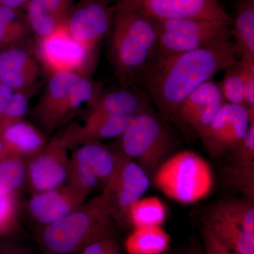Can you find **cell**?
Masks as SVG:
<instances>
[{
	"label": "cell",
	"instance_id": "6da1fadb",
	"mask_svg": "<svg viewBox=\"0 0 254 254\" xmlns=\"http://www.w3.org/2000/svg\"><path fill=\"white\" fill-rule=\"evenodd\" d=\"M237 60L232 41L214 48L155 58L143 73L139 88L169 121L190 93Z\"/></svg>",
	"mask_w": 254,
	"mask_h": 254
},
{
	"label": "cell",
	"instance_id": "7a4b0ae2",
	"mask_svg": "<svg viewBox=\"0 0 254 254\" xmlns=\"http://www.w3.org/2000/svg\"><path fill=\"white\" fill-rule=\"evenodd\" d=\"M110 30L108 58L113 72L120 84L139 88L156 53L158 21L120 0Z\"/></svg>",
	"mask_w": 254,
	"mask_h": 254
},
{
	"label": "cell",
	"instance_id": "3957f363",
	"mask_svg": "<svg viewBox=\"0 0 254 254\" xmlns=\"http://www.w3.org/2000/svg\"><path fill=\"white\" fill-rule=\"evenodd\" d=\"M113 232V219L102 192L58 221L40 229L36 240L44 254H78L90 242Z\"/></svg>",
	"mask_w": 254,
	"mask_h": 254
},
{
	"label": "cell",
	"instance_id": "277c9868",
	"mask_svg": "<svg viewBox=\"0 0 254 254\" xmlns=\"http://www.w3.org/2000/svg\"><path fill=\"white\" fill-rule=\"evenodd\" d=\"M44 91L31 114L42 130L51 133L89 106L103 91V83L73 72L50 75Z\"/></svg>",
	"mask_w": 254,
	"mask_h": 254
},
{
	"label": "cell",
	"instance_id": "5b68a950",
	"mask_svg": "<svg viewBox=\"0 0 254 254\" xmlns=\"http://www.w3.org/2000/svg\"><path fill=\"white\" fill-rule=\"evenodd\" d=\"M169 124L151 105L131 118L117 138L116 146L153 176L177 144L176 134Z\"/></svg>",
	"mask_w": 254,
	"mask_h": 254
},
{
	"label": "cell",
	"instance_id": "8992f818",
	"mask_svg": "<svg viewBox=\"0 0 254 254\" xmlns=\"http://www.w3.org/2000/svg\"><path fill=\"white\" fill-rule=\"evenodd\" d=\"M155 186L170 199L190 204L204 199L213 190L214 175L208 161L191 150L166 159L153 175Z\"/></svg>",
	"mask_w": 254,
	"mask_h": 254
},
{
	"label": "cell",
	"instance_id": "52a82bcc",
	"mask_svg": "<svg viewBox=\"0 0 254 254\" xmlns=\"http://www.w3.org/2000/svg\"><path fill=\"white\" fill-rule=\"evenodd\" d=\"M232 38V22L228 21H158V44L154 59L222 46L231 41Z\"/></svg>",
	"mask_w": 254,
	"mask_h": 254
},
{
	"label": "cell",
	"instance_id": "ba28073f",
	"mask_svg": "<svg viewBox=\"0 0 254 254\" xmlns=\"http://www.w3.org/2000/svg\"><path fill=\"white\" fill-rule=\"evenodd\" d=\"M66 185L88 198L100 185L104 188L125 159L115 145L93 142L73 148Z\"/></svg>",
	"mask_w": 254,
	"mask_h": 254
},
{
	"label": "cell",
	"instance_id": "9c48e42d",
	"mask_svg": "<svg viewBox=\"0 0 254 254\" xmlns=\"http://www.w3.org/2000/svg\"><path fill=\"white\" fill-rule=\"evenodd\" d=\"M205 226L238 254H254V199L222 200L209 210Z\"/></svg>",
	"mask_w": 254,
	"mask_h": 254
},
{
	"label": "cell",
	"instance_id": "30bf717a",
	"mask_svg": "<svg viewBox=\"0 0 254 254\" xmlns=\"http://www.w3.org/2000/svg\"><path fill=\"white\" fill-rule=\"evenodd\" d=\"M95 53L76 41L64 23L50 34L38 38V59L50 76L58 72L91 76L96 63Z\"/></svg>",
	"mask_w": 254,
	"mask_h": 254
},
{
	"label": "cell",
	"instance_id": "8fae6325",
	"mask_svg": "<svg viewBox=\"0 0 254 254\" xmlns=\"http://www.w3.org/2000/svg\"><path fill=\"white\" fill-rule=\"evenodd\" d=\"M63 132L48 141L43 150L26 161V183L32 193L54 190L67 180L70 156Z\"/></svg>",
	"mask_w": 254,
	"mask_h": 254
},
{
	"label": "cell",
	"instance_id": "7c38bea8",
	"mask_svg": "<svg viewBox=\"0 0 254 254\" xmlns=\"http://www.w3.org/2000/svg\"><path fill=\"white\" fill-rule=\"evenodd\" d=\"M150 176L131 159L125 157L103 190L113 220L128 225L129 209L143 198L150 187Z\"/></svg>",
	"mask_w": 254,
	"mask_h": 254
},
{
	"label": "cell",
	"instance_id": "4fadbf2b",
	"mask_svg": "<svg viewBox=\"0 0 254 254\" xmlns=\"http://www.w3.org/2000/svg\"><path fill=\"white\" fill-rule=\"evenodd\" d=\"M254 113L245 107L226 103L199 138L213 158L226 156L246 136Z\"/></svg>",
	"mask_w": 254,
	"mask_h": 254
},
{
	"label": "cell",
	"instance_id": "5bb4252c",
	"mask_svg": "<svg viewBox=\"0 0 254 254\" xmlns=\"http://www.w3.org/2000/svg\"><path fill=\"white\" fill-rule=\"evenodd\" d=\"M115 9L109 0H81L71 6L65 26L80 44L95 51L111 29Z\"/></svg>",
	"mask_w": 254,
	"mask_h": 254
},
{
	"label": "cell",
	"instance_id": "9a60e30c",
	"mask_svg": "<svg viewBox=\"0 0 254 254\" xmlns=\"http://www.w3.org/2000/svg\"><path fill=\"white\" fill-rule=\"evenodd\" d=\"M143 14L157 21L176 19L220 20L232 17L218 0H127Z\"/></svg>",
	"mask_w": 254,
	"mask_h": 254
},
{
	"label": "cell",
	"instance_id": "2e32d148",
	"mask_svg": "<svg viewBox=\"0 0 254 254\" xmlns=\"http://www.w3.org/2000/svg\"><path fill=\"white\" fill-rule=\"evenodd\" d=\"M86 199L85 195L65 184L54 190L32 193L27 202L28 212L41 229L74 211Z\"/></svg>",
	"mask_w": 254,
	"mask_h": 254
},
{
	"label": "cell",
	"instance_id": "e0dca14e",
	"mask_svg": "<svg viewBox=\"0 0 254 254\" xmlns=\"http://www.w3.org/2000/svg\"><path fill=\"white\" fill-rule=\"evenodd\" d=\"M39 68L21 45L0 50V83L14 92L30 95L38 86Z\"/></svg>",
	"mask_w": 254,
	"mask_h": 254
},
{
	"label": "cell",
	"instance_id": "ac0fdd59",
	"mask_svg": "<svg viewBox=\"0 0 254 254\" xmlns=\"http://www.w3.org/2000/svg\"><path fill=\"white\" fill-rule=\"evenodd\" d=\"M133 117L88 113L81 125H71L63 132L68 149L103 140L117 139L128 126Z\"/></svg>",
	"mask_w": 254,
	"mask_h": 254
},
{
	"label": "cell",
	"instance_id": "d6986e66",
	"mask_svg": "<svg viewBox=\"0 0 254 254\" xmlns=\"http://www.w3.org/2000/svg\"><path fill=\"white\" fill-rule=\"evenodd\" d=\"M151 105L142 90L120 84L116 88L103 90L88 106V113L133 117Z\"/></svg>",
	"mask_w": 254,
	"mask_h": 254
},
{
	"label": "cell",
	"instance_id": "ffe728a7",
	"mask_svg": "<svg viewBox=\"0 0 254 254\" xmlns=\"http://www.w3.org/2000/svg\"><path fill=\"white\" fill-rule=\"evenodd\" d=\"M73 0H30L25 15L30 30L40 38L50 34L64 23Z\"/></svg>",
	"mask_w": 254,
	"mask_h": 254
},
{
	"label": "cell",
	"instance_id": "44dd1931",
	"mask_svg": "<svg viewBox=\"0 0 254 254\" xmlns=\"http://www.w3.org/2000/svg\"><path fill=\"white\" fill-rule=\"evenodd\" d=\"M0 139L11 155L26 162L39 153L48 143L44 132L24 119L6 127L0 133Z\"/></svg>",
	"mask_w": 254,
	"mask_h": 254
},
{
	"label": "cell",
	"instance_id": "7402d4cb",
	"mask_svg": "<svg viewBox=\"0 0 254 254\" xmlns=\"http://www.w3.org/2000/svg\"><path fill=\"white\" fill-rule=\"evenodd\" d=\"M232 33L237 60H254V0L237 1Z\"/></svg>",
	"mask_w": 254,
	"mask_h": 254
},
{
	"label": "cell",
	"instance_id": "603a6c76",
	"mask_svg": "<svg viewBox=\"0 0 254 254\" xmlns=\"http://www.w3.org/2000/svg\"><path fill=\"white\" fill-rule=\"evenodd\" d=\"M170 237L162 226L133 228L125 241L128 254H163L170 247Z\"/></svg>",
	"mask_w": 254,
	"mask_h": 254
},
{
	"label": "cell",
	"instance_id": "cb8c5ba5",
	"mask_svg": "<svg viewBox=\"0 0 254 254\" xmlns=\"http://www.w3.org/2000/svg\"><path fill=\"white\" fill-rule=\"evenodd\" d=\"M220 92L218 83L213 79L205 82L182 102L169 122L182 130L190 119Z\"/></svg>",
	"mask_w": 254,
	"mask_h": 254
},
{
	"label": "cell",
	"instance_id": "d4e9b609",
	"mask_svg": "<svg viewBox=\"0 0 254 254\" xmlns=\"http://www.w3.org/2000/svg\"><path fill=\"white\" fill-rule=\"evenodd\" d=\"M30 31L22 10L0 5V50L21 45Z\"/></svg>",
	"mask_w": 254,
	"mask_h": 254
},
{
	"label": "cell",
	"instance_id": "484cf974",
	"mask_svg": "<svg viewBox=\"0 0 254 254\" xmlns=\"http://www.w3.org/2000/svg\"><path fill=\"white\" fill-rule=\"evenodd\" d=\"M166 218L167 209L163 202L158 197H145L130 208L128 225L133 228L162 226Z\"/></svg>",
	"mask_w": 254,
	"mask_h": 254
},
{
	"label": "cell",
	"instance_id": "4316f807",
	"mask_svg": "<svg viewBox=\"0 0 254 254\" xmlns=\"http://www.w3.org/2000/svg\"><path fill=\"white\" fill-rule=\"evenodd\" d=\"M28 98L0 83V133L11 124L24 119L28 110Z\"/></svg>",
	"mask_w": 254,
	"mask_h": 254
},
{
	"label": "cell",
	"instance_id": "83f0119b",
	"mask_svg": "<svg viewBox=\"0 0 254 254\" xmlns=\"http://www.w3.org/2000/svg\"><path fill=\"white\" fill-rule=\"evenodd\" d=\"M26 162L14 155L0 159V193L17 195L26 183Z\"/></svg>",
	"mask_w": 254,
	"mask_h": 254
},
{
	"label": "cell",
	"instance_id": "f1b7e54d",
	"mask_svg": "<svg viewBox=\"0 0 254 254\" xmlns=\"http://www.w3.org/2000/svg\"><path fill=\"white\" fill-rule=\"evenodd\" d=\"M226 103L220 91L190 119L181 131L189 136L199 138Z\"/></svg>",
	"mask_w": 254,
	"mask_h": 254
},
{
	"label": "cell",
	"instance_id": "f546056e",
	"mask_svg": "<svg viewBox=\"0 0 254 254\" xmlns=\"http://www.w3.org/2000/svg\"><path fill=\"white\" fill-rule=\"evenodd\" d=\"M225 70L223 78L219 83L224 98L227 103L245 107V92L240 62L237 60Z\"/></svg>",
	"mask_w": 254,
	"mask_h": 254
},
{
	"label": "cell",
	"instance_id": "4dcf8cb0",
	"mask_svg": "<svg viewBox=\"0 0 254 254\" xmlns=\"http://www.w3.org/2000/svg\"><path fill=\"white\" fill-rule=\"evenodd\" d=\"M224 175L229 187L245 198L254 199V165L240 166L231 164L224 170Z\"/></svg>",
	"mask_w": 254,
	"mask_h": 254
},
{
	"label": "cell",
	"instance_id": "1f68e13d",
	"mask_svg": "<svg viewBox=\"0 0 254 254\" xmlns=\"http://www.w3.org/2000/svg\"><path fill=\"white\" fill-rule=\"evenodd\" d=\"M17 195L0 193V227L10 235L18 227Z\"/></svg>",
	"mask_w": 254,
	"mask_h": 254
},
{
	"label": "cell",
	"instance_id": "d6a6232c",
	"mask_svg": "<svg viewBox=\"0 0 254 254\" xmlns=\"http://www.w3.org/2000/svg\"><path fill=\"white\" fill-rule=\"evenodd\" d=\"M227 155H230L232 165H254V122L251 125L247 136Z\"/></svg>",
	"mask_w": 254,
	"mask_h": 254
},
{
	"label": "cell",
	"instance_id": "836d02e7",
	"mask_svg": "<svg viewBox=\"0 0 254 254\" xmlns=\"http://www.w3.org/2000/svg\"><path fill=\"white\" fill-rule=\"evenodd\" d=\"M238 60L243 80L245 107L254 113V60Z\"/></svg>",
	"mask_w": 254,
	"mask_h": 254
},
{
	"label": "cell",
	"instance_id": "e575fe53",
	"mask_svg": "<svg viewBox=\"0 0 254 254\" xmlns=\"http://www.w3.org/2000/svg\"><path fill=\"white\" fill-rule=\"evenodd\" d=\"M202 238L204 254H238L220 242L206 226L203 228Z\"/></svg>",
	"mask_w": 254,
	"mask_h": 254
},
{
	"label": "cell",
	"instance_id": "d590c367",
	"mask_svg": "<svg viewBox=\"0 0 254 254\" xmlns=\"http://www.w3.org/2000/svg\"><path fill=\"white\" fill-rule=\"evenodd\" d=\"M4 237L0 238V254H34L23 245Z\"/></svg>",
	"mask_w": 254,
	"mask_h": 254
},
{
	"label": "cell",
	"instance_id": "8d00e7d4",
	"mask_svg": "<svg viewBox=\"0 0 254 254\" xmlns=\"http://www.w3.org/2000/svg\"><path fill=\"white\" fill-rule=\"evenodd\" d=\"M111 235L113 234L100 237L90 242L78 254H105V243L108 237Z\"/></svg>",
	"mask_w": 254,
	"mask_h": 254
},
{
	"label": "cell",
	"instance_id": "74e56055",
	"mask_svg": "<svg viewBox=\"0 0 254 254\" xmlns=\"http://www.w3.org/2000/svg\"><path fill=\"white\" fill-rule=\"evenodd\" d=\"M30 0H0V5L11 9H25Z\"/></svg>",
	"mask_w": 254,
	"mask_h": 254
},
{
	"label": "cell",
	"instance_id": "f35d334b",
	"mask_svg": "<svg viewBox=\"0 0 254 254\" xmlns=\"http://www.w3.org/2000/svg\"><path fill=\"white\" fill-rule=\"evenodd\" d=\"M105 254H121L118 244L115 242L113 235L108 237L105 243Z\"/></svg>",
	"mask_w": 254,
	"mask_h": 254
},
{
	"label": "cell",
	"instance_id": "ab89813d",
	"mask_svg": "<svg viewBox=\"0 0 254 254\" xmlns=\"http://www.w3.org/2000/svg\"><path fill=\"white\" fill-rule=\"evenodd\" d=\"M9 155H11L9 149L4 144V142L0 139V159L4 158L5 157L9 156Z\"/></svg>",
	"mask_w": 254,
	"mask_h": 254
},
{
	"label": "cell",
	"instance_id": "60d3db41",
	"mask_svg": "<svg viewBox=\"0 0 254 254\" xmlns=\"http://www.w3.org/2000/svg\"><path fill=\"white\" fill-rule=\"evenodd\" d=\"M191 254H203V250L199 248L198 247H195L192 251Z\"/></svg>",
	"mask_w": 254,
	"mask_h": 254
},
{
	"label": "cell",
	"instance_id": "b9f144b4",
	"mask_svg": "<svg viewBox=\"0 0 254 254\" xmlns=\"http://www.w3.org/2000/svg\"><path fill=\"white\" fill-rule=\"evenodd\" d=\"M8 236H9V235H8L7 232L5 231L4 229L1 228V227H0V237H8Z\"/></svg>",
	"mask_w": 254,
	"mask_h": 254
}]
</instances>
